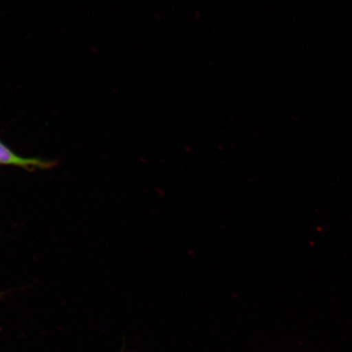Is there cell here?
<instances>
[{"label":"cell","instance_id":"1","mask_svg":"<svg viewBox=\"0 0 352 352\" xmlns=\"http://www.w3.org/2000/svg\"><path fill=\"white\" fill-rule=\"evenodd\" d=\"M0 165L21 167L28 171L36 169L47 170L57 165L54 160H44L41 157H25L19 155L6 143L0 140Z\"/></svg>","mask_w":352,"mask_h":352}]
</instances>
